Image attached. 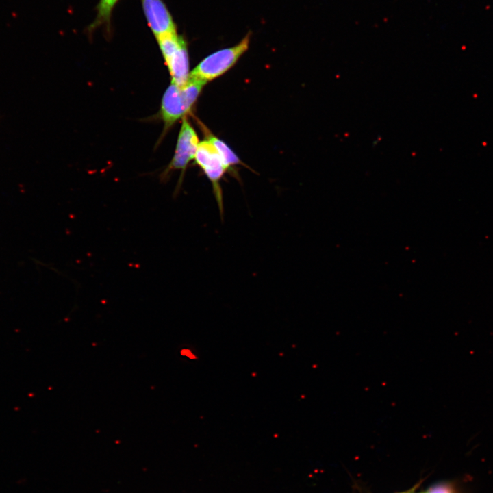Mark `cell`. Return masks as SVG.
<instances>
[{"instance_id":"obj_9","label":"cell","mask_w":493,"mask_h":493,"mask_svg":"<svg viewBox=\"0 0 493 493\" xmlns=\"http://www.w3.org/2000/svg\"><path fill=\"white\" fill-rule=\"evenodd\" d=\"M401 493H414L410 492H401ZM419 493H454L452 488L449 485L442 484L437 485L436 486L432 487L425 492Z\"/></svg>"},{"instance_id":"obj_6","label":"cell","mask_w":493,"mask_h":493,"mask_svg":"<svg viewBox=\"0 0 493 493\" xmlns=\"http://www.w3.org/2000/svg\"><path fill=\"white\" fill-rule=\"evenodd\" d=\"M172 77V83L181 87L188 81L189 59L186 40L170 55L164 58Z\"/></svg>"},{"instance_id":"obj_8","label":"cell","mask_w":493,"mask_h":493,"mask_svg":"<svg viewBox=\"0 0 493 493\" xmlns=\"http://www.w3.org/2000/svg\"><path fill=\"white\" fill-rule=\"evenodd\" d=\"M207 139L214 146L227 170L231 166L241 163L236 154L223 141L211 135H209Z\"/></svg>"},{"instance_id":"obj_7","label":"cell","mask_w":493,"mask_h":493,"mask_svg":"<svg viewBox=\"0 0 493 493\" xmlns=\"http://www.w3.org/2000/svg\"><path fill=\"white\" fill-rule=\"evenodd\" d=\"M119 0H99L97 5V15L87 29L91 33L96 29L104 27L107 32H110L112 14Z\"/></svg>"},{"instance_id":"obj_3","label":"cell","mask_w":493,"mask_h":493,"mask_svg":"<svg viewBox=\"0 0 493 493\" xmlns=\"http://www.w3.org/2000/svg\"><path fill=\"white\" fill-rule=\"evenodd\" d=\"M194 160L196 163L202 168L212 185L213 193L219 210L221 220H223V196L220 181L227 169L224 165L217 150L207 139L199 143Z\"/></svg>"},{"instance_id":"obj_2","label":"cell","mask_w":493,"mask_h":493,"mask_svg":"<svg viewBox=\"0 0 493 493\" xmlns=\"http://www.w3.org/2000/svg\"><path fill=\"white\" fill-rule=\"evenodd\" d=\"M250 34L236 45L218 50L206 58L190 73V76L205 83L223 75L237 62L248 49Z\"/></svg>"},{"instance_id":"obj_4","label":"cell","mask_w":493,"mask_h":493,"mask_svg":"<svg viewBox=\"0 0 493 493\" xmlns=\"http://www.w3.org/2000/svg\"><path fill=\"white\" fill-rule=\"evenodd\" d=\"M199 143L195 130L188 120L183 118L175 152L167 168L162 175L163 180H165L172 170H181L184 172L186 170L190 161L194 159Z\"/></svg>"},{"instance_id":"obj_5","label":"cell","mask_w":493,"mask_h":493,"mask_svg":"<svg viewBox=\"0 0 493 493\" xmlns=\"http://www.w3.org/2000/svg\"><path fill=\"white\" fill-rule=\"evenodd\" d=\"M149 27L157 38L177 32L176 24L163 0H141Z\"/></svg>"},{"instance_id":"obj_1","label":"cell","mask_w":493,"mask_h":493,"mask_svg":"<svg viewBox=\"0 0 493 493\" xmlns=\"http://www.w3.org/2000/svg\"><path fill=\"white\" fill-rule=\"evenodd\" d=\"M205 84L190 75L183 86L171 83L161 103L160 114L166 127H171L191 110Z\"/></svg>"}]
</instances>
